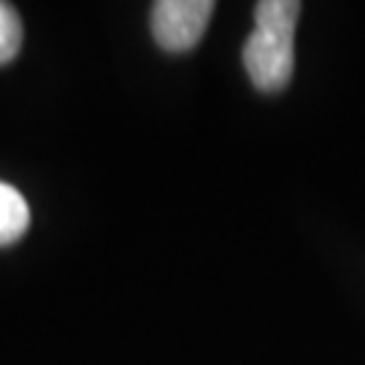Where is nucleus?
I'll list each match as a JSON object with an SVG mask.
<instances>
[{"instance_id": "nucleus-1", "label": "nucleus", "mask_w": 365, "mask_h": 365, "mask_svg": "<svg viewBox=\"0 0 365 365\" xmlns=\"http://www.w3.org/2000/svg\"><path fill=\"white\" fill-rule=\"evenodd\" d=\"M298 16V0H262L255 6V33L244 43V68L260 92H279L289 84Z\"/></svg>"}, {"instance_id": "nucleus-2", "label": "nucleus", "mask_w": 365, "mask_h": 365, "mask_svg": "<svg viewBox=\"0 0 365 365\" xmlns=\"http://www.w3.org/2000/svg\"><path fill=\"white\" fill-rule=\"evenodd\" d=\"M214 14L211 0H160L152 6V36L170 54L190 52L203 38Z\"/></svg>"}, {"instance_id": "nucleus-3", "label": "nucleus", "mask_w": 365, "mask_h": 365, "mask_svg": "<svg viewBox=\"0 0 365 365\" xmlns=\"http://www.w3.org/2000/svg\"><path fill=\"white\" fill-rule=\"evenodd\" d=\"M30 225V209L19 190L0 182V247H9L25 235Z\"/></svg>"}, {"instance_id": "nucleus-4", "label": "nucleus", "mask_w": 365, "mask_h": 365, "mask_svg": "<svg viewBox=\"0 0 365 365\" xmlns=\"http://www.w3.org/2000/svg\"><path fill=\"white\" fill-rule=\"evenodd\" d=\"M22 46V22L14 6L0 0V66L14 60V54Z\"/></svg>"}]
</instances>
